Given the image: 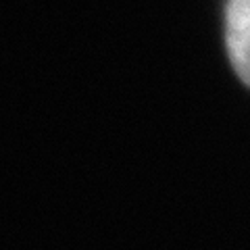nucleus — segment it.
Returning <instances> with one entry per match:
<instances>
[{"mask_svg": "<svg viewBox=\"0 0 250 250\" xmlns=\"http://www.w3.org/2000/svg\"><path fill=\"white\" fill-rule=\"evenodd\" d=\"M225 42L233 69L250 85V0H229L225 13Z\"/></svg>", "mask_w": 250, "mask_h": 250, "instance_id": "f257e3e1", "label": "nucleus"}]
</instances>
